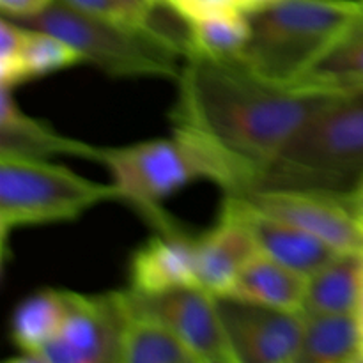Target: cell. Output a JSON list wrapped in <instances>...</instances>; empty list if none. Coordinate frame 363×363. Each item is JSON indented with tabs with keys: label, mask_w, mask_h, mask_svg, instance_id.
<instances>
[{
	"label": "cell",
	"mask_w": 363,
	"mask_h": 363,
	"mask_svg": "<svg viewBox=\"0 0 363 363\" xmlns=\"http://www.w3.org/2000/svg\"><path fill=\"white\" fill-rule=\"evenodd\" d=\"M176 84L172 130L208 152L223 195L250 190L326 94L273 84L240 59L201 55L184 59Z\"/></svg>",
	"instance_id": "1"
},
{
	"label": "cell",
	"mask_w": 363,
	"mask_h": 363,
	"mask_svg": "<svg viewBox=\"0 0 363 363\" xmlns=\"http://www.w3.org/2000/svg\"><path fill=\"white\" fill-rule=\"evenodd\" d=\"M354 201H357L358 211H360V215H362V218H363V184L360 186V190L357 191V195H354Z\"/></svg>",
	"instance_id": "28"
},
{
	"label": "cell",
	"mask_w": 363,
	"mask_h": 363,
	"mask_svg": "<svg viewBox=\"0 0 363 363\" xmlns=\"http://www.w3.org/2000/svg\"><path fill=\"white\" fill-rule=\"evenodd\" d=\"M307 275L257 252L238 273L225 296L289 312H303Z\"/></svg>",
	"instance_id": "16"
},
{
	"label": "cell",
	"mask_w": 363,
	"mask_h": 363,
	"mask_svg": "<svg viewBox=\"0 0 363 363\" xmlns=\"http://www.w3.org/2000/svg\"><path fill=\"white\" fill-rule=\"evenodd\" d=\"M94 145L73 140L57 133L53 128L34 117L27 116L18 106L13 89L2 87L0 101V152L6 155L32 156V158H50L66 155L77 158H96Z\"/></svg>",
	"instance_id": "15"
},
{
	"label": "cell",
	"mask_w": 363,
	"mask_h": 363,
	"mask_svg": "<svg viewBox=\"0 0 363 363\" xmlns=\"http://www.w3.org/2000/svg\"><path fill=\"white\" fill-rule=\"evenodd\" d=\"M18 23L46 30L69 43L84 62L112 78H163L177 82L186 59V27L169 30L110 23L53 0L43 13Z\"/></svg>",
	"instance_id": "3"
},
{
	"label": "cell",
	"mask_w": 363,
	"mask_h": 363,
	"mask_svg": "<svg viewBox=\"0 0 363 363\" xmlns=\"http://www.w3.org/2000/svg\"><path fill=\"white\" fill-rule=\"evenodd\" d=\"M236 363H298L303 312L216 296Z\"/></svg>",
	"instance_id": "9"
},
{
	"label": "cell",
	"mask_w": 363,
	"mask_h": 363,
	"mask_svg": "<svg viewBox=\"0 0 363 363\" xmlns=\"http://www.w3.org/2000/svg\"><path fill=\"white\" fill-rule=\"evenodd\" d=\"M126 289L101 294L69 291V311L59 333L21 363H121Z\"/></svg>",
	"instance_id": "7"
},
{
	"label": "cell",
	"mask_w": 363,
	"mask_h": 363,
	"mask_svg": "<svg viewBox=\"0 0 363 363\" xmlns=\"http://www.w3.org/2000/svg\"><path fill=\"white\" fill-rule=\"evenodd\" d=\"M128 2L133 4V6H137V7H140V9L147 11V13H155L160 6V0H128Z\"/></svg>",
	"instance_id": "26"
},
{
	"label": "cell",
	"mask_w": 363,
	"mask_h": 363,
	"mask_svg": "<svg viewBox=\"0 0 363 363\" xmlns=\"http://www.w3.org/2000/svg\"><path fill=\"white\" fill-rule=\"evenodd\" d=\"M69 311V291L41 289L25 298L13 312L11 340L20 351L13 362L21 363L59 333Z\"/></svg>",
	"instance_id": "20"
},
{
	"label": "cell",
	"mask_w": 363,
	"mask_h": 363,
	"mask_svg": "<svg viewBox=\"0 0 363 363\" xmlns=\"http://www.w3.org/2000/svg\"><path fill=\"white\" fill-rule=\"evenodd\" d=\"M94 162L108 169L121 201L137 209L156 230L183 229L160 208L167 197L195 181L218 184V170L208 152L194 138L174 130L172 137L98 147Z\"/></svg>",
	"instance_id": "5"
},
{
	"label": "cell",
	"mask_w": 363,
	"mask_h": 363,
	"mask_svg": "<svg viewBox=\"0 0 363 363\" xmlns=\"http://www.w3.org/2000/svg\"><path fill=\"white\" fill-rule=\"evenodd\" d=\"M195 250L201 287L215 296H225L245 262L259 248L241 213L223 197L215 225L195 236Z\"/></svg>",
	"instance_id": "13"
},
{
	"label": "cell",
	"mask_w": 363,
	"mask_h": 363,
	"mask_svg": "<svg viewBox=\"0 0 363 363\" xmlns=\"http://www.w3.org/2000/svg\"><path fill=\"white\" fill-rule=\"evenodd\" d=\"M362 184L363 85L326 91L250 190L287 188L354 197Z\"/></svg>",
	"instance_id": "2"
},
{
	"label": "cell",
	"mask_w": 363,
	"mask_h": 363,
	"mask_svg": "<svg viewBox=\"0 0 363 363\" xmlns=\"http://www.w3.org/2000/svg\"><path fill=\"white\" fill-rule=\"evenodd\" d=\"M363 85V7L296 87L340 91Z\"/></svg>",
	"instance_id": "21"
},
{
	"label": "cell",
	"mask_w": 363,
	"mask_h": 363,
	"mask_svg": "<svg viewBox=\"0 0 363 363\" xmlns=\"http://www.w3.org/2000/svg\"><path fill=\"white\" fill-rule=\"evenodd\" d=\"M363 0H273L250 11L240 60L273 84L296 87L360 13Z\"/></svg>",
	"instance_id": "4"
},
{
	"label": "cell",
	"mask_w": 363,
	"mask_h": 363,
	"mask_svg": "<svg viewBox=\"0 0 363 363\" xmlns=\"http://www.w3.org/2000/svg\"><path fill=\"white\" fill-rule=\"evenodd\" d=\"M60 2L87 16L110 21V23L128 25V27H145V25L155 23L156 18V11L147 13L128 0H60Z\"/></svg>",
	"instance_id": "23"
},
{
	"label": "cell",
	"mask_w": 363,
	"mask_h": 363,
	"mask_svg": "<svg viewBox=\"0 0 363 363\" xmlns=\"http://www.w3.org/2000/svg\"><path fill=\"white\" fill-rule=\"evenodd\" d=\"M298 363H363V337L357 315L303 312Z\"/></svg>",
	"instance_id": "19"
},
{
	"label": "cell",
	"mask_w": 363,
	"mask_h": 363,
	"mask_svg": "<svg viewBox=\"0 0 363 363\" xmlns=\"http://www.w3.org/2000/svg\"><path fill=\"white\" fill-rule=\"evenodd\" d=\"M53 0H0L2 16L20 21L43 13Z\"/></svg>",
	"instance_id": "24"
},
{
	"label": "cell",
	"mask_w": 363,
	"mask_h": 363,
	"mask_svg": "<svg viewBox=\"0 0 363 363\" xmlns=\"http://www.w3.org/2000/svg\"><path fill=\"white\" fill-rule=\"evenodd\" d=\"M360 87H362V85H360Z\"/></svg>",
	"instance_id": "29"
},
{
	"label": "cell",
	"mask_w": 363,
	"mask_h": 363,
	"mask_svg": "<svg viewBox=\"0 0 363 363\" xmlns=\"http://www.w3.org/2000/svg\"><path fill=\"white\" fill-rule=\"evenodd\" d=\"M128 280L133 293L156 296L183 287H201L195 236L184 229L156 230L131 254Z\"/></svg>",
	"instance_id": "11"
},
{
	"label": "cell",
	"mask_w": 363,
	"mask_h": 363,
	"mask_svg": "<svg viewBox=\"0 0 363 363\" xmlns=\"http://www.w3.org/2000/svg\"><path fill=\"white\" fill-rule=\"evenodd\" d=\"M363 252H339L307 277L303 312L354 314L360 296Z\"/></svg>",
	"instance_id": "18"
},
{
	"label": "cell",
	"mask_w": 363,
	"mask_h": 363,
	"mask_svg": "<svg viewBox=\"0 0 363 363\" xmlns=\"http://www.w3.org/2000/svg\"><path fill=\"white\" fill-rule=\"evenodd\" d=\"M108 201H121L113 183H96L45 158L0 152V229L4 241L14 229L71 222Z\"/></svg>",
	"instance_id": "6"
},
{
	"label": "cell",
	"mask_w": 363,
	"mask_h": 363,
	"mask_svg": "<svg viewBox=\"0 0 363 363\" xmlns=\"http://www.w3.org/2000/svg\"><path fill=\"white\" fill-rule=\"evenodd\" d=\"M121 363H199L172 330L149 314L126 289V321L121 335Z\"/></svg>",
	"instance_id": "17"
},
{
	"label": "cell",
	"mask_w": 363,
	"mask_h": 363,
	"mask_svg": "<svg viewBox=\"0 0 363 363\" xmlns=\"http://www.w3.org/2000/svg\"><path fill=\"white\" fill-rule=\"evenodd\" d=\"M272 2L273 0H238V4H240V7L245 11V13H250V11L259 9V7H264Z\"/></svg>",
	"instance_id": "25"
},
{
	"label": "cell",
	"mask_w": 363,
	"mask_h": 363,
	"mask_svg": "<svg viewBox=\"0 0 363 363\" xmlns=\"http://www.w3.org/2000/svg\"><path fill=\"white\" fill-rule=\"evenodd\" d=\"M223 197H227L236 206L247 225L250 227L259 252L303 273V275H312L339 254V250L330 247L318 236L293 225V223L254 211L233 195H223Z\"/></svg>",
	"instance_id": "14"
},
{
	"label": "cell",
	"mask_w": 363,
	"mask_h": 363,
	"mask_svg": "<svg viewBox=\"0 0 363 363\" xmlns=\"http://www.w3.org/2000/svg\"><path fill=\"white\" fill-rule=\"evenodd\" d=\"M250 38V21L243 9L223 11L186 21V57L240 59Z\"/></svg>",
	"instance_id": "22"
},
{
	"label": "cell",
	"mask_w": 363,
	"mask_h": 363,
	"mask_svg": "<svg viewBox=\"0 0 363 363\" xmlns=\"http://www.w3.org/2000/svg\"><path fill=\"white\" fill-rule=\"evenodd\" d=\"M247 208L293 223L339 252H363V218L354 197L314 190L264 188L233 195Z\"/></svg>",
	"instance_id": "8"
},
{
	"label": "cell",
	"mask_w": 363,
	"mask_h": 363,
	"mask_svg": "<svg viewBox=\"0 0 363 363\" xmlns=\"http://www.w3.org/2000/svg\"><path fill=\"white\" fill-rule=\"evenodd\" d=\"M130 293L138 307L172 330L199 363H236L215 294L202 287H183L156 296Z\"/></svg>",
	"instance_id": "10"
},
{
	"label": "cell",
	"mask_w": 363,
	"mask_h": 363,
	"mask_svg": "<svg viewBox=\"0 0 363 363\" xmlns=\"http://www.w3.org/2000/svg\"><path fill=\"white\" fill-rule=\"evenodd\" d=\"M84 57L67 41L46 30L4 18L0 21V80L14 89L25 82L80 66Z\"/></svg>",
	"instance_id": "12"
},
{
	"label": "cell",
	"mask_w": 363,
	"mask_h": 363,
	"mask_svg": "<svg viewBox=\"0 0 363 363\" xmlns=\"http://www.w3.org/2000/svg\"><path fill=\"white\" fill-rule=\"evenodd\" d=\"M354 315L358 319V325H360V332L363 337V269H362V286H360V296H358V305L357 311H354Z\"/></svg>",
	"instance_id": "27"
}]
</instances>
